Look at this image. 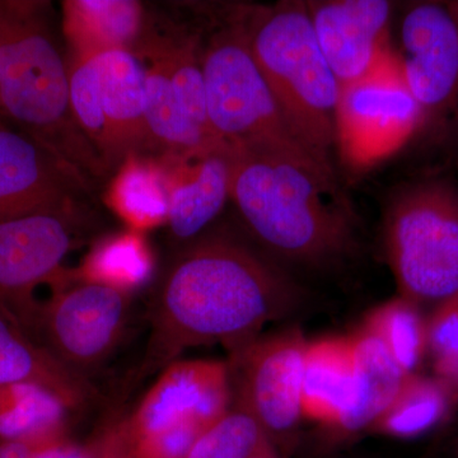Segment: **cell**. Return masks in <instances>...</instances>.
I'll return each mask as SVG.
<instances>
[{"mask_svg": "<svg viewBox=\"0 0 458 458\" xmlns=\"http://www.w3.org/2000/svg\"><path fill=\"white\" fill-rule=\"evenodd\" d=\"M75 447L68 434L29 441H0V458H69Z\"/></svg>", "mask_w": 458, "mask_h": 458, "instance_id": "obj_30", "label": "cell"}, {"mask_svg": "<svg viewBox=\"0 0 458 458\" xmlns=\"http://www.w3.org/2000/svg\"><path fill=\"white\" fill-rule=\"evenodd\" d=\"M205 429L207 427L189 421L137 438L125 436L135 458H188L192 445Z\"/></svg>", "mask_w": 458, "mask_h": 458, "instance_id": "obj_29", "label": "cell"}, {"mask_svg": "<svg viewBox=\"0 0 458 458\" xmlns=\"http://www.w3.org/2000/svg\"><path fill=\"white\" fill-rule=\"evenodd\" d=\"M229 150V199L271 260L318 269L355 254L357 213L334 168L271 150Z\"/></svg>", "mask_w": 458, "mask_h": 458, "instance_id": "obj_2", "label": "cell"}, {"mask_svg": "<svg viewBox=\"0 0 458 458\" xmlns=\"http://www.w3.org/2000/svg\"><path fill=\"white\" fill-rule=\"evenodd\" d=\"M0 125H4V123H3L2 114H0Z\"/></svg>", "mask_w": 458, "mask_h": 458, "instance_id": "obj_36", "label": "cell"}, {"mask_svg": "<svg viewBox=\"0 0 458 458\" xmlns=\"http://www.w3.org/2000/svg\"><path fill=\"white\" fill-rule=\"evenodd\" d=\"M108 201L132 231L143 232L168 221L170 194L162 165L132 153L120 165Z\"/></svg>", "mask_w": 458, "mask_h": 458, "instance_id": "obj_22", "label": "cell"}, {"mask_svg": "<svg viewBox=\"0 0 458 458\" xmlns=\"http://www.w3.org/2000/svg\"><path fill=\"white\" fill-rule=\"evenodd\" d=\"M68 406L42 386L0 387V441H29L66 433Z\"/></svg>", "mask_w": 458, "mask_h": 458, "instance_id": "obj_24", "label": "cell"}, {"mask_svg": "<svg viewBox=\"0 0 458 458\" xmlns=\"http://www.w3.org/2000/svg\"><path fill=\"white\" fill-rule=\"evenodd\" d=\"M355 360L351 335L307 343L302 390L303 419L333 430L354 394Z\"/></svg>", "mask_w": 458, "mask_h": 458, "instance_id": "obj_19", "label": "cell"}, {"mask_svg": "<svg viewBox=\"0 0 458 458\" xmlns=\"http://www.w3.org/2000/svg\"><path fill=\"white\" fill-rule=\"evenodd\" d=\"M64 33L71 49L68 63L108 53H134L141 41L143 7L134 0L63 2Z\"/></svg>", "mask_w": 458, "mask_h": 458, "instance_id": "obj_18", "label": "cell"}, {"mask_svg": "<svg viewBox=\"0 0 458 458\" xmlns=\"http://www.w3.org/2000/svg\"><path fill=\"white\" fill-rule=\"evenodd\" d=\"M146 72V123L149 140L170 150V155H185L221 144L212 132L190 117L177 98L167 69L149 51H137Z\"/></svg>", "mask_w": 458, "mask_h": 458, "instance_id": "obj_21", "label": "cell"}, {"mask_svg": "<svg viewBox=\"0 0 458 458\" xmlns=\"http://www.w3.org/2000/svg\"><path fill=\"white\" fill-rule=\"evenodd\" d=\"M256 458H285L273 445H269L267 450L262 451Z\"/></svg>", "mask_w": 458, "mask_h": 458, "instance_id": "obj_32", "label": "cell"}, {"mask_svg": "<svg viewBox=\"0 0 458 458\" xmlns=\"http://www.w3.org/2000/svg\"><path fill=\"white\" fill-rule=\"evenodd\" d=\"M428 348L445 384L458 386V294L437 306L428 322Z\"/></svg>", "mask_w": 458, "mask_h": 458, "instance_id": "obj_28", "label": "cell"}, {"mask_svg": "<svg viewBox=\"0 0 458 458\" xmlns=\"http://www.w3.org/2000/svg\"><path fill=\"white\" fill-rule=\"evenodd\" d=\"M445 7H447L448 12H450L451 16L454 17V20L456 21L458 26V0H452V2L445 3Z\"/></svg>", "mask_w": 458, "mask_h": 458, "instance_id": "obj_33", "label": "cell"}, {"mask_svg": "<svg viewBox=\"0 0 458 458\" xmlns=\"http://www.w3.org/2000/svg\"><path fill=\"white\" fill-rule=\"evenodd\" d=\"M271 445L260 423L232 403L227 412L200 434L188 458H256Z\"/></svg>", "mask_w": 458, "mask_h": 458, "instance_id": "obj_27", "label": "cell"}, {"mask_svg": "<svg viewBox=\"0 0 458 458\" xmlns=\"http://www.w3.org/2000/svg\"><path fill=\"white\" fill-rule=\"evenodd\" d=\"M162 167L170 194L167 225L174 240L186 245L207 232L227 203L231 150L221 143L185 155H170Z\"/></svg>", "mask_w": 458, "mask_h": 458, "instance_id": "obj_16", "label": "cell"}, {"mask_svg": "<svg viewBox=\"0 0 458 458\" xmlns=\"http://www.w3.org/2000/svg\"><path fill=\"white\" fill-rule=\"evenodd\" d=\"M89 447L98 458H135L123 432V420L111 424Z\"/></svg>", "mask_w": 458, "mask_h": 458, "instance_id": "obj_31", "label": "cell"}, {"mask_svg": "<svg viewBox=\"0 0 458 458\" xmlns=\"http://www.w3.org/2000/svg\"><path fill=\"white\" fill-rule=\"evenodd\" d=\"M385 245L400 297L439 304L458 294V191L442 180L401 189L385 218Z\"/></svg>", "mask_w": 458, "mask_h": 458, "instance_id": "obj_5", "label": "cell"}, {"mask_svg": "<svg viewBox=\"0 0 458 458\" xmlns=\"http://www.w3.org/2000/svg\"><path fill=\"white\" fill-rule=\"evenodd\" d=\"M364 330L384 344L400 369L415 375L428 349V322L417 304L394 298L367 315Z\"/></svg>", "mask_w": 458, "mask_h": 458, "instance_id": "obj_26", "label": "cell"}, {"mask_svg": "<svg viewBox=\"0 0 458 458\" xmlns=\"http://www.w3.org/2000/svg\"><path fill=\"white\" fill-rule=\"evenodd\" d=\"M153 269L155 259L146 238L131 229L99 241L72 276L131 294L146 284Z\"/></svg>", "mask_w": 458, "mask_h": 458, "instance_id": "obj_23", "label": "cell"}, {"mask_svg": "<svg viewBox=\"0 0 458 458\" xmlns=\"http://www.w3.org/2000/svg\"><path fill=\"white\" fill-rule=\"evenodd\" d=\"M313 31L340 89L361 80L388 49L386 0L307 2Z\"/></svg>", "mask_w": 458, "mask_h": 458, "instance_id": "obj_15", "label": "cell"}, {"mask_svg": "<svg viewBox=\"0 0 458 458\" xmlns=\"http://www.w3.org/2000/svg\"><path fill=\"white\" fill-rule=\"evenodd\" d=\"M307 340L298 327L259 336L229 352L232 403L260 423L285 457L293 448L302 415Z\"/></svg>", "mask_w": 458, "mask_h": 458, "instance_id": "obj_9", "label": "cell"}, {"mask_svg": "<svg viewBox=\"0 0 458 458\" xmlns=\"http://www.w3.org/2000/svg\"><path fill=\"white\" fill-rule=\"evenodd\" d=\"M397 56L423 117L451 106L458 96V26L445 3H418L406 12Z\"/></svg>", "mask_w": 458, "mask_h": 458, "instance_id": "obj_13", "label": "cell"}, {"mask_svg": "<svg viewBox=\"0 0 458 458\" xmlns=\"http://www.w3.org/2000/svg\"><path fill=\"white\" fill-rule=\"evenodd\" d=\"M81 174L47 147L0 125V221L33 213L73 214Z\"/></svg>", "mask_w": 458, "mask_h": 458, "instance_id": "obj_14", "label": "cell"}, {"mask_svg": "<svg viewBox=\"0 0 458 458\" xmlns=\"http://www.w3.org/2000/svg\"><path fill=\"white\" fill-rule=\"evenodd\" d=\"M304 301L282 265L233 232L210 229L183 245L159 280L141 373L165 369L194 346L221 343L237 351Z\"/></svg>", "mask_w": 458, "mask_h": 458, "instance_id": "obj_1", "label": "cell"}, {"mask_svg": "<svg viewBox=\"0 0 458 458\" xmlns=\"http://www.w3.org/2000/svg\"><path fill=\"white\" fill-rule=\"evenodd\" d=\"M72 214L33 213L0 221V310L25 330L35 293L53 284L74 245Z\"/></svg>", "mask_w": 458, "mask_h": 458, "instance_id": "obj_11", "label": "cell"}, {"mask_svg": "<svg viewBox=\"0 0 458 458\" xmlns=\"http://www.w3.org/2000/svg\"><path fill=\"white\" fill-rule=\"evenodd\" d=\"M208 120L231 148L271 150L319 162L286 123L250 51L241 21L214 33L201 53Z\"/></svg>", "mask_w": 458, "mask_h": 458, "instance_id": "obj_6", "label": "cell"}, {"mask_svg": "<svg viewBox=\"0 0 458 458\" xmlns=\"http://www.w3.org/2000/svg\"><path fill=\"white\" fill-rule=\"evenodd\" d=\"M32 384L57 394L69 409H81L95 397L89 379L60 363L0 310V387Z\"/></svg>", "mask_w": 458, "mask_h": 458, "instance_id": "obj_17", "label": "cell"}, {"mask_svg": "<svg viewBox=\"0 0 458 458\" xmlns=\"http://www.w3.org/2000/svg\"><path fill=\"white\" fill-rule=\"evenodd\" d=\"M450 393L445 382L410 375L393 405L373 426V432L394 438L427 433L447 414Z\"/></svg>", "mask_w": 458, "mask_h": 458, "instance_id": "obj_25", "label": "cell"}, {"mask_svg": "<svg viewBox=\"0 0 458 458\" xmlns=\"http://www.w3.org/2000/svg\"><path fill=\"white\" fill-rule=\"evenodd\" d=\"M69 458H89V448L75 447Z\"/></svg>", "mask_w": 458, "mask_h": 458, "instance_id": "obj_34", "label": "cell"}, {"mask_svg": "<svg viewBox=\"0 0 458 458\" xmlns=\"http://www.w3.org/2000/svg\"><path fill=\"white\" fill-rule=\"evenodd\" d=\"M0 114L81 176L106 170L75 122L47 3L0 0Z\"/></svg>", "mask_w": 458, "mask_h": 458, "instance_id": "obj_3", "label": "cell"}, {"mask_svg": "<svg viewBox=\"0 0 458 458\" xmlns=\"http://www.w3.org/2000/svg\"><path fill=\"white\" fill-rule=\"evenodd\" d=\"M421 119L399 56L388 47L361 80L340 89L336 146L352 167H369L403 147Z\"/></svg>", "mask_w": 458, "mask_h": 458, "instance_id": "obj_10", "label": "cell"}, {"mask_svg": "<svg viewBox=\"0 0 458 458\" xmlns=\"http://www.w3.org/2000/svg\"><path fill=\"white\" fill-rule=\"evenodd\" d=\"M73 116L105 168L149 141L146 72L137 54L116 50L68 63Z\"/></svg>", "mask_w": 458, "mask_h": 458, "instance_id": "obj_7", "label": "cell"}, {"mask_svg": "<svg viewBox=\"0 0 458 458\" xmlns=\"http://www.w3.org/2000/svg\"><path fill=\"white\" fill-rule=\"evenodd\" d=\"M50 286L53 293L36 303L26 333L60 363L87 378L122 342L131 294L74 279L72 271Z\"/></svg>", "mask_w": 458, "mask_h": 458, "instance_id": "obj_8", "label": "cell"}, {"mask_svg": "<svg viewBox=\"0 0 458 458\" xmlns=\"http://www.w3.org/2000/svg\"><path fill=\"white\" fill-rule=\"evenodd\" d=\"M232 381L228 361H174L162 370L155 385L123 426L128 438H137L176 424L210 427L231 408Z\"/></svg>", "mask_w": 458, "mask_h": 458, "instance_id": "obj_12", "label": "cell"}, {"mask_svg": "<svg viewBox=\"0 0 458 458\" xmlns=\"http://www.w3.org/2000/svg\"><path fill=\"white\" fill-rule=\"evenodd\" d=\"M351 337L355 360L354 394L348 411L331 430L340 437L372 429L393 405L410 376L369 331L360 328Z\"/></svg>", "mask_w": 458, "mask_h": 458, "instance_id": "obj_20", "label": "cell"}, {"mask_svg": "<svg viewBox=\"0 0 458 458\" xmlns=\"http://www.w3.org/2000/svg\"><path fill=\"white\" fill-rule=\"evenodd\" d=\"M87 448H89V458H98V457H96L95 452L92 451V448H90V447H87Z\"/></svg>", "mask_w": 458, "mask_h": 458, "instance_id": "obj_35", "label": "cell"}, {"mask_svg": "<svg viewBox=\"0 0 458 458\" xmlns=\"http://www.w3.org/2000/svg\"><path fill=\"white\" fill-rule=\"evenodd\" d=\"M240 21L289 128L319 162L333 167L340 87L319 49L306 3L252 9Z\"/></svg>", "mask_w": 458, "mask_h": 458, "instance_id": "obj_4", "label": "cell"}]
</instances>
